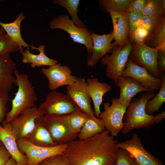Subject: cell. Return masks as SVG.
Returning a JSON list of instances; mask_svg holds the SVG:
<instances>
[{
	"label": "cell",
	"mask_w": 165,
	"mask_h": 165,
	"mask_svg": "<svg viewBox=\"0 0 165 165\" xmlns=\"http://www.w3.org/2000/svg\"><path fill=\"white\" fill-rule=\"evenodd\" d=\"M88 91L94 106V115L98 118L101 112L100 107L103 101V97L106 93L112 90V87L107 83L101 82L92 76L86 80Z\"/></svg>",
	"instance_id": "obj_20"
},
{
	"label": "cell",
	"mask_w": 165,
	"mask_h": 165,
	"mask_svg": "<svg viewBox=\"0 0 165 165\" xmlns=\"http://www.w3.org/2000/svg\"><path fill=\"white\" fill-rule=\"evenodd\" d=\"M79 0H54L53 3L65 8L71 16L75 24L80 28L86 27L78 16V8L80 4Z\"/></svg>",
	"instance_id": "obj_28"
},
{
	"label": "cell",
	"mask_w": 165,
	"mask_h": 165,
	"mask_svg": "<svg viewBox=\"0 0 165 165\" xmlns=\"http://www.w3.org/2000/svg\"><path fill=\"white\" fill-rule=\"evenodd\" d=\"M9 100L8 93L0 92V123L5 119L8 112L7 104Z\"/></svg>",
	"instance_id": "obj_38"
},
{
	"label": "cell",
	"mask_w": 165,
	"mask_h": 165,
	"mask_svg": "<svg viewBox=\"0 0 165 165\" xmlns=\"http://www.w3.org/2000/svg\"><path fill=\"white\" fill-rule=\"evenodd\" d=\"M161 5L163 10L165 13V0H160Z\"/></svg>",
	"instance_id": "obj_43"
},
{
	"label": "cell",
	"mask_w": 165,
	"mask_h": 165,
	"mask_svg": "<svg viewBox=\"0 0 165 165\" xmlns=\"http://www.w3.org/2000/svg\"><path fill=\"white\" fill-rule=\"evenodd\" d=\"M144 44L165 54V18L164 16L152 33L146 38Z\"/></svg>",
	"instance_id": "obj_25"
},
{
	"label": "cell",
	"mask_w": 165,
	"mask_h": 165,
	"mask_svg": "<svg viewBox=\"0 0 165 165\" xmlns=\"http://www.w3.org/2000/svg\"><path fill=\"white\" fill-rule=\"evenodd\" d=\"M102 121L94 115H88L87 119L78 134L80 140H85L100 134L105 130Z\"/></svg>",
	"instance_id": "obj_26"
},
{
	"label": "cell",
	"mask_w": 165,
	"mask_h": 165,
	"mask_svg": "<svg viewBox=\"0 0 165 165\" xmlns=\"http://www.w3.org/2000/svg\"><path fill=\"white\" fill-rule=\"evenodd\" d=\"M30 47H31L30 50H37L39 53L38 54H34L31 53L30 50H25L21 53L22 57V61L23 63L31 64V67L33 68L41 66H50L57 63V61L50 58L45 54V45H41L36 47L32 43Z\"/></svg>",
	"instance_id": "obj_22"
},
{
	"label": "cell",
	"mask_w": 165,
	"mask_h": 165,
	"mask_svg": "<svg viewBox=\"0 0 165 165\" xmlns=\"http://www.w3.org/2000/svg\"><path fill=\"white\" fill-rule=\"evenodd\" d=\"M0 140L13 157L20 165H28L25 155L19 149L9 123H0Z\"/></svg>",
	"instance_id": "obj_19"
},
{
	"label": "cell",
	"mask_w": 165,
	"mask_h": 165,
	"mask_svg": "<svg viewBox=\"0 0 165 165\" xmlns=\"http://www.w3.org/2000/svg\"><path fill=\"white\" fill-rule=\"evenodd\" d=\"M42 120L56 145L67 144L78 137V134L72 131L65 115H44Z\"/></svg>",
	"instance_id": "obj_7"
},
{
	"label": "cell",
	"mask_w": 165,
	"mask_h": 165,
	"mask_svg": "<svg viewBox=\"0 0 165 165\" xmlns=\"http://www.w3.org/2000/svg\"><path fill=\"white\" fill-rule=\"evenodd\" d=\"M2 145H3V144L1 141L0 140V147L2 146Z\"/></svg>",
	"instance_id": "obj_44"
},
{
	"label": "cell",
	"mask_w": 165,
	"mask_h": 165,
	"mask_svg": "<svg viewBox=\"0 0 165 165\" xmlns=\"http://www.w3.org/2000/svg\"><path fill=\"white\" fill-rule=\"evenodd\" d=\"M103 108L104 111L101 112L98 118L102 121L110 134L117 137L123 127V119L127 108L119 103L118 98L113 97L111 105L105 102Z\"/></svg>",
	"instance_id": "obj_9"
},
{
	"label": "cell",
	"mask_w": 165,
	"mask_h": 165,
	"mask_svg": "<svg viewBox=\"0 0 165 165\" xmlns=\"http://www.w3.org/2000/svg\"><path fill=\"white\" fill-rule=\"evenodd\" d=\"M35 165H69L64 154L55 155L46 159Z\"/></svg>",
	"instance_id": "obj_36"
},
{
	"label": "cell",
	"mask_w": 165,
	"mask_h": 165,
	"mask_svg": "<svg viewBox=\"0 0 165 165\" xmlns=\"http://www.w3.org/2000/svg\"><path fill=\"white\" fill-rule=\"evenodd\" d=\"M161 19L150 15L142 16L140 26L146 29L148 33V36L154 31Z\"/></svg>",
	"instance_id": "obj_35"
},
{
	"label": "cell",
	"mask_w": 165,
	"mask_h": 165,
	"mask_svg": "<svg viewBox=\"0 0 165 165\" xmlns=\"http://www.w3.org/2000/svg\"><path fill=\"white\" fill-rule=\"evenodd\" d=\"M20 151L24 154L28 165H35L42 160L51 156L64 154L67 144L53 147H42L34 145L26 140L21 138L16 140Z\"/></svg>",
	"instance_id": "obj_8"
},
{
	"label": "cell",
	"mask_w": 165,
	"mask_h": 165,
	"mask_svg": "<svg viewBox=\"0 0 165 165\" xmlns=\"http://www.w3.org/2000/svg\"><path fill=\"white\" fill-rule=\"evenodd\" d=\"M157 66L161 73L165 71V54L158 51L157 59Z\"/></svg>",
	"instance_id": "obj_41"
},
{
	"label": "cell",
	"mask_w": 165,
	"mask_h": 165,
	"mask_svg": "<svg viewBox=\"0 0 165 165\" xmlns=\"http://www.w3.org/2000/svg\"><path fill=\"white\" fill-rule=\"evenodd\" d=\"M127 12L130 31H131L140 26L142 15L141 13L134 11L128 10Z\"/></svg>",
	"instance_id": "obj_37"
},
{
	"label": "cell",
	"mask_w": 165,
	"mask_h": 165,
	"mask_svg": "<svg viewBox=\"0 0 165 165\" xmlns=\"http://www.w3.org/2000/svg\"><path fill=\"white\" fill-rule=\"evenodd\" d=\"M15 85L18 86L15 96L12 100L11 108L8 112L5 119L9 123L26 110L35 106L38 100L35 87L28 75L14 71Z\"/></svg>",
	"instance_id": "obj_3"
},
{
	"label": "cell",
	"mask_w": 165,
	"mask_h": 165,
	"mask_svg": "<svg viewBox=\"0 0 165 165\" xmlns=\"http://www.w3.org/2000/svg\"><path fill=\"white\" fill-rule=\"evenodd\" d=\"M119 148L126 150L134 159L138 165H163L156 157L147 151L136 133L129 140L118 143Z\"/></svg>",
	"instance_id": "obj_12"
},
{
	"label": "cell",
	"mask_w": 165,
	"mask_h": 165,
	"mask_svg": "<svg viewBox=\"0 0 165 165\" xmlns=\"http://www.w3.org/2000/svg\"><path fill=\"white\" fill-rule=\"evenodd\" d=\"M11 156L4 145L0 147V165H5Z\"/></svg>",
	"instance_id": "obj_40"
},
{
	"label": "cell",
	"mask_w": 165,
	"mask_h": 165,
	"mask_svg": "<svg viewBox=\"0 0 165 165\" xmlns=\"http://www.w3.org/2000/svg\"><path fill=\"white\" fill-rule=\"evenodd\" d=\"M20 51L18 45L0 26V58L9 53Z\"/></svg>",
	"instance_id": "obj_29"
},
{
	"label": "cell",
	"mask_w": 165,
	"mask_h": 165,
	"mask_svg": "<svg viewBox=\"0 0 165 165\" xmlns=\"http://www.w3.org/2000/svg\"><path fill=\"white\" fill-rule=\"evenodd\" d=\"M105 130L85 139L68 144L64 152L69 165H115L119 148L114 137Z\"/></svg>",
	"instance_id": "obj_1"
},
{
	"label": "cell",
	"mask_w": 165,
	"mask_h": 165,
	"mask_svg": "<svg viewBox=\"0 0 165 165\" xmlns=\"http://www.w3.org/2000/svg\"><path fill=\"white\" fill-rule=\"evenodd\" d=\"M88 115L81 110H79L65 116L72 131L74 133L78 134L86 121Z\"/></svg>",
	"instance_id": "obj_30"
},
{
	"label": "cell",
	"mask_w": 165,
	"mask_h": 165,
	"mask_svg": "<svg viewBox=\"0 0 165 165\" xmlns=\"http://www.w3.org/2000/svg\"><path fill=\"white\" fill-rule=\"evenodd\" d=\"M132 49L128 59L133 63L145 68L153 76L161 79L157 66L158 50L145 45L130 43Z\"/></svg>",
	"instance_id": "obj_10"
},
{
	"label": "cell",
	"mask_w": 165,
	"mask_h": 165,
	"mask_svg": "<svg viewBox=\"0 0 165 165\" xmlns=\"http://www.w3.org/2000/svg\"><path fill=\"white\" fill-rule=\"evenodd\" d=\"M107 11L112 18L113 26L112 36L115 41L114 42L122 49L129 42L130 30L127 12L110 10Z\"/></svg>",
	"instance_id": "obj_17"
},
{
	"label": "cell",
	"mask_w": 165,
	"mask_h": 165,
	"mask_svg": "<svg viewBox=\"0 0 165 165\" xmlns=\"http://www.w3.org/2000/svg\"><path fill=\"white\" fill-rule=\"evenodd\" d=\"M38 108L44 115H65L80 110L66 94L55 90L46 95Z\"/></svg>",
	"instance_id": "obj_5"
},
{
	"label": "cell",
	"mask_w": 165,
	"mask_h": 165,
	"mask_svg": "<svg viewBox=\"0 0 165 165\" xmlns=\"http://www.w3.org/2000/svg\"><path fill=\"white\" fill-rule=\"evenodd\" d=\"M148 33L146 29L140 26L134 30L130 31L128 37L129 42L138 44H144L148 36Z\"/></svg>",
	"instance_id": "obj_33"
},
{
	"label": "cell",
	"mask_w": 165,
	"mask_h": 165,
	"mask_svg": "<svg viewBox=\"0 0 165 165\" xmlns=\"http://www.w3.org/2000/svg\"><path fill=\"white\" fill-rule=\"evenodd\" d=\"M141 13L142 16L150 15L160 19L165 16L160 0H148L147 4Z\"/></svg>",
	"instance_id": "obj_31"
},
{
	"label": "cell",
	"mask_w": 165,
	"mask_h": 165,
	"mask_svg": "<svg viewBox=\"0 0 165 165\" xmlns=\"http://www.w3.org/2000/svg\"><path fill=\"white\" fill-rule=\"evenodd\" d=\"M162 82L158 93L151 100L146 102L145 106L146 113L149 115H153L156 111H159L165 102V72L161 73Z\"/></svg>",
	"instance_id": "obj_27"
},
{
	"label": "cell",
	"mask_w": 165,
	"mask_h": 165,
	"mask_svg": "<svg viewBox=\"0 0 165 165\" xmlns=\"http://www.w3.org/2000/svg\"><path fill=\"white\" fill-rule=\"evenodd\" d=\"M44 116L35 105L24 111L9 122L16 140L25 138L33 129L36 120Z\"/></svg>",
	"instance_id": "obj_11"
},
{
	"label": "cell",
	"mask_w": 165,
	"mask_h": 165,
	"mask_svg": "<svg viewBox=\"0 0 165 165\" xmlns=\"http://www.w3.org/2000/svg\"><path fill=\"white\" fill-rule=\"evenodd\" d=\"M148 0H131L128 10L141 13L145 7Z\"/></svg>",
	"instance_id": "obj_39"
},
{
	"label": "cell",
	"mask_w": 165,
	"mask_h": 165,
	"mask_svg": "<svg viewBox=\"0 0 165 165\" xmlns=\"http://www.w3.org/2000/svg\"><path fill=\"white\" fill-rule=\"evenodd\" d=\"M41 71L47 78L49 87L51 91L55 90L63 86L70 85L75 82L77 78L72 75L68 67L61 65V63H57L48 68H43Z\"/></svg>",
	"instance_id": "obj_14"
},
{
	"label": "cell",
	"mask_w": 165,
	"mask_h": 165,
	"mask_svg": "<svg viewBox=\"0 0 165 165\" xmlns=\"http://www.w3.org/2000/svg\"><path fill=\"white\" fill-rule=\"evenodd\" d=\"M5 165H20L12 157H11Z\"/></svg>",
	"instance_id": "obj_42"
},
{
	"label": "cell",
	"mask_w": 165,
	"mask_h": 165,
	"mask_svg": "<svg viewBox=\"0 0 165 165\" xmlns=\"http://www.w3.org/2000/svg\"><path fill=\"white\" fill-rule=\"evenodd\" d=\"M156 94L155 92H143L137 97L132 100L123 117L124 125L121 130L123 134H128L134 129L149 128L164 119L165 111L152 115H148L145 112L146 102Z\"/></svg>",
	"instance_id": "obj_2"
},
{
	"label": "cell",
	"mask_w": 165,
	"mask_h": 165,
	"mask_svg": "<svg viewBox=\"0 0 165 165\" xmlns=\"http://www.w3.org/2000/svg\"><path fill=\"white\" fill-rule=\"evenodd\" d=\"M122 76L131 77L142 86L154 91L160 89L162 82V79L153 76L145 68L134 64L129 59Z\"/></svg>",
	"instance_id": "obj_16"
},
{
	"label": "cell",
	"mask_w": 165,
	"mask_h": 165,
	"mask_svg": "<svg viewBox=\"0 0 165 165\" xmlns=\"http://www.w3.org/2000/svg\"><path fill=\"white\" fill-rule=\"evenodd\" d=\"M9 53L0 58V92L8 93L15 85L16 64Z\"/></svg>",
	"instance_id": "obj_21"
},
{
	"label": "cell",
	"mask_w": 165,
	"mask_h": 165,
	"mask_svg": "<svg viewBox=\"0 0 165 165\" xmlns=\"http://www.w3.org/2000/svg\"><path fill=\"white\" fill-rule=\"evenodd\" d=\"M132 49L130 42L122 49L117 45L112 49L110 55H106L100 60L101 64L106 66V76L115 83L122 75Z\"/></svg>",
	"instance_id": "obj_6"
},
{
	"label": "cell",
	"mask_w": 165,
	"mask_h": 165,
	"mask_svg": "<svg viewBox=\"0 0 165 165\" xmlns=\"http://www.w3.org/2000/svg\"><path fill=\"white\" fill-rule=\"evenodd\" d=\"M50 29H58L67 32L73 42L84 45L87 49L88 55L91 52L93 46L91 32L87 28H80L76 26L66 14L59 15L49 23Z\"/></svg>",
	"instance_id": "obj_4"
},
{
	"label": "cell",
	"mask_w": 165,
	"mask_h": 165,
	"mask_svg": "<svg viewBox=\"0 0 165 165\" xmlns=\"http://www.w3.org/2000/svg\"><path fill=\"white\" fill-rule=\"evenodd\" d=\"M131 0H101V5L107 10L127 12Z\"/></svg>",
	"instance_id": "obj_32"
},
{
	"label": "cell",
	"mask_w": 165,
	"mask_h": 165,
	"mask_svg": "<svg viewBox=\"0 0 165 165\" xmlns=\"http://www.w3.org/2000/svg\"><path fill=\"white\" fill-rule=\"evenodd\" d=\"M115 165H138L128 151L119 148L117 153Z\"/></svg>",
	"instance_id": "obj_34"
},
{
	"label": "cell",
	"mask_w": 165,
	"mask_h": 165,
	"mask_svg": "<svg viewBox=\"0 0 165 165\" xmlns=\"http://www.w3.org/2000/svg\"><path fill=\"white\" fill-rule=\"evenodd\" d=\"M116 83L120 89L118 101L127 108L137 94L141 92H155L142 86L135 79L127 76H122L117 79Z\"/></svg>",
	"instance_id": "obj_18"
},
{
	"label": "cell",
	"mask_w": 165,
	"mask_h": 165,
	"mask_svg": "<svg viewBox=\"0 0 165 165\" xmlns=\"http://www.w3.org/2000/svg\"><path fill=\"white\" fill-rule=\"evenodd\" d=\"M66 94L82 112L88 115H94L85 78L77 77L75 82L67 86Z\"/></svg>",
	"instance_id": "obj_13"
},
{
	"label": "cell",
	"mask_w": 165,
	"mask_h": 165,
	"mask_svg": "<svg viewBox=\"0 0 165 165\" xmlns=\"http://www.w3.org/2000/svg\"><path fill=\"white\" fill-rule=\"evenodd\" d=\"M25 18L24 12H21L13 22L4 23L0 20V26L3 28L12 40L18 45L20 53L23 51V47L30 50V46L24 40L20 32L21 24Z\"/></svg>",
	"instance_id": "obj_24"
},
{
	"label": "cell",
	"mask_w": 165,
	"mask_h": 165,
	"mask_svg": "<svg viewBox=\"0 0 165 165\" xmlns=\"http://www.w3.org/2000/svg\"><path fill=\"white\" fill-rule=\"evenodd\" d=\"M42 118L36 120L33 129L24 138L37 146L46 147L56 146L43 122Z\"/></svg>",
	"instance_id": "obj_23"
},
{
	"label": "cell",
	"mask_w": 165,
	"mask_h": 165,
	"mask_svg": "<svg viewBox=\"0 0 165 165\" xmlns=\"http://www.w3.org/2000/svg\"><path fill=\"white\" fill-rule=\"evenodd\" d=\"M91 35L93 46L86 61L87 66L92 67L107 53H111L113 47L117 45L114 42L111 43L113 40L112 31L108 34L103 35H99L91 31Z\"/></svg>",
	"instance_id": "obj_15"
}]
</instances>
